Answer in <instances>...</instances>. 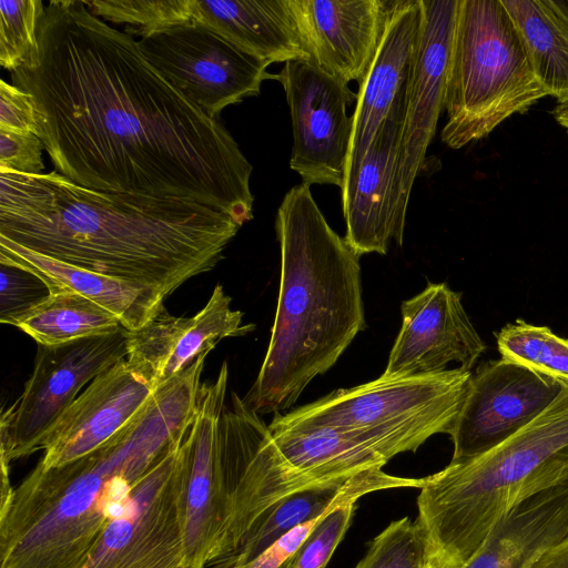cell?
Returning <instances> with one entry per match:
<instances>
[{"label":"cell","mask_w":568,"mask_h":568,"mask_svg":"<svg viewBox=\"0 0 568 568\" xmlns=\"http://www.w3.org/2000/svg\"><path fill=\"white\" fill-rule=\"evenodd\" d=\"M11 72L33 101L54 171L106 193L193 199L253 219L252 164L219 121L158 71L138 40L83 0H52Z\"/></svg>","instance_id":"obj_1"},{"label":"cell","mask_w":568,"mask_h":568,"mask_svg":"<svg viewBox=\"0 0 568 568\" xmlns=\"http://www.w3.org/2000/svg\"><path fill=\"white\" fill-rule=\"evenodd\" d=\"M241 225L193 199L106 193L57 171L0 173V236L169 296L212 270Z\"/></svg>","instance_id":"obj_2"},{"label":"cell","mask_w":568,"mask_h":568,"mask_svg":"<svg viewBox=\"0 0 568 568\" xmlns=\"http://www.w3.org/2000/svg\"><path fill=\"white\" fill-rule=\"evenodd\" d=\"M205 358L161 385L145 409L97 450L36 466L0 511V568H80L134 483L180 445Z\"/></svg>","instance_id":"obj_3"},{"label":"cell","mask_w":568,"mask_h":568,"mask_svg":"<svg viewBox=\"0 0 568 568\" xmlns=\"http://www.w3.org/2000/svg\"><path fill=\"white\" fill-rule=\"evenodd\" d=\"M278 302L260 373L243 398L258 415L290 408L365 328L359 256L327 223L310 185L283 197Z\"/></svg>","instance_id":"obj_4"},{"label":"cell","mask_w":568,"mask_h":568,"mask_svg":"<svg viewBox=\"0 0 568 568\" xmlns=\"http://www.w3.org/2000/svg\"><path fill=\"white\" fill-rule=\"evenodd\" d=\"M568 483V386L490 450L425 477L416 520L432 546L466 567L519 504Z\"/></svg>","instance_id":"obj_5"},{"label":"cell","mask_w":568,"mask_h":568,"mask_svg":"<svg viewBox=\"0 0 568 568\" xmlns=\"http://www.w3.org/2000/svg\"><path fill=\"white\" fill-rule=\"evenodd\" d=\"M548 94L500 0H458L442 141L460 149Z\"/></svg>","instance_id":"obj_6"},{"label":"cell","mask_w":568,"mask_h":568,"mask_svg":"<svg viewBox=\"0 0 568 568\" xmlns=\"http://www.w3.org/2000/svg\"><path fill=\"white\" fill-rule=\"evenodd\" d=\"M470 371L384 377L339 388L295 410L275 414L268 428L329 426L355 432L388 460L449 434L467 394Z\"/></svg>","instance_id":"obj_7"},{"label":"cell","mask_w":568,"mask_h":568,"mask_svg":"<svg viewBox=\"0 0 568 568\" xmlns=\"http://www.w3.org/2000/svg\"><path fill=\"white\" fill-rule=\"evenodd\" d=\"M125 327L58 346L38 345L21 397L2 412L0 455L9 463L40 450L41 443L80 390L128 356Z\"/></svg>","instance_id":"obj_8"},{"label":"cell","mask_w":568,"mask_h":568,"mask_svg":"<svg viewBox=\"0 0 568 568\" xmlns=\"http://www.w3.org/2000/svg\"><path fill=\"white\" fill-rule=\"evenodd\" d=\"M180 445L134 483L80 568H186Z\"/></svg>","instance_id":"obj_9"},{"label":"cell","mask_w":568,"mask_h":568,"mask_svg":"<svg viewBox=\"0 0 568 568\" xmlns=\"http://www.w3.org/2000/svg\"><path fill=\"white\" fill-rule=\"evenodd\" d=\"M146 60L207 116L260 94L268 67L210 28L187 21L138 40Z\"/></svg>","instance_id":"obj_10"},{"label":"cell","mask_w":568,"mask_h":568,"mask_svg":"<svg viewBox=\"0 0 568 568\" xmlns=\"http://www.w3.org/2000/svg\"><path fill=\"white\" fill-rule=\"evenodd\" d=\"M276 80L283 85L292 119L290 168L310 186L342 189L353 130L346 108L356 101V93L348 83L304 59L285 62Z\"/></svg>","instance_id":"obj_11"},{"label":"cell","mask_w":568,"mask_h":568,"mask_svg":"<svg viewBox=\"0 0 568 568\" xmlns=\"http://www.w3.org/2000/svg\"><path fill=\"white\" fill-rule=\"evenodd\" d=\"M565 386L504 358L483 363L449 433L452 462L484 454L541 414Z\"/></svg>","instance_id":"obj_12"},{"label":"cell","mask_w":568,"mask_h":568,"mask_svg":"<svg viewBox=\"0 0 568 568\" xmlns=\"http://www.w3.org/2000/svg\"><path fill=\"white\" fill-rule=\"evenodd\" d=\"M229 368L201 384L193 420L180 445L181 517L186 568L225 558L224 524L214 488L219 422L225 406Z\"/></svg>","instance_id":"obj_13"},{"label":"cell","mask_w":568,"mask_h":568,"mask_svg":"<svg viewBox=\"0 0 568 568\" xmlns=\"http://www.w3.org/2000/svg\"><path fill=\"white\" fill-rule=\"evenodd\" d=\"M407 91L382 123L354 175L342 189L345 242L358 255L386 254L403 243L405 219L399 201V161Z\"/></svg>","instance_id":"obj_14"},{"label":"cell","mask_w":568,"mask_h":568,"mask_svg":"<svg viewBox=\"0 0 568 568\" xmlns=\"http://www.w3.org/2000/svg\"><path fill=\"white\" fill-rule=\"evenodd\" d=\"M485 349L460 293L446 283H428L422 293L402 303V327L382 376L439 373L452 362L470 371Z\"/></svg>","instance_id":"obj_15"},{"label":"cell","mask_w":568,"mask_h":568,"mask_svg":"<svg viewBox=\"0 0 568 568\" xmlns=\"http://www.w3.org/2000/svg\"><path fill=\"white\" fill-rule=\"evenodd\" d=\"M156 389L126 358L114 364L88 384L51 426L37 465L59 467L97 450L145 409Z\"/></svg>","instance_id":"obj_16"},{"label":"cell","mask_w":568,"mask_h":568,"mask_svg":"<svg viewBox=\"0 0 568 568\" xmlns=\"http://www.w3.org/2000/svg\"><path fill=\"white\" fill-rule=\"evenodd\" d=\"M422 22L416 57L407 87L406 115L399 161V201L406 216L415 179L423 168L445 95L458 0H419Z\"/></svg>","instance_id":"obj_17"},{"label":"cell","mask_w":568,"mask_h":568,"mask_svg":"<svg viewBox=\"0 0 568 568\" xmlns=\"http://www.w3.org/2000/svg\"><path fill=\"white\" fill-rule=\"evenodd\" d=\"M231 301L217 284L205 306L194 316H173L164 310L143 327L129 331L128 363L159 388L199 356L209 354L223 338L254 331L253 324L243 325V313L232 310Z\"/></svg>","instance_id":"obj_18"},{"label":"cell","mask_w":568,"mask_h":568,"mask_svg":"<svg viewBox=\"0 0 568 568\" xmlns=\"http://www.w3.org/2000/svg\"><path fill=\"white\" fill-rule=\"evenodd\" d=\"M308 60L348 83L361 82L377 51L388 1L291 0Z\"/></svg>","instance_id":"obj_19"},{"label":"cell","mask_w":568,"mask_h":568,"mask_svg":"<svg viewBox=\"0 0 568 568\" xmlns=\"http://www.w3.org/2000/svg\"><path fill=\"white\" fill-rule=\"evenodd\" d=\"M420 22L419 0L388 1L377 51L356 93L344 183L354 175L377 130L407 91Z\"/></svg>","instance_id":"obj_20"},{"label":"cell","mask_w":568,"mask_h":568,"mask_svg":"<svg viewBox=\"0 0 568 568\" xmlns=\"http://www.w3.org/2000/svg\"><path fill=\"white\" fill-rule=\"evenodd\" d=\"M0 262L26 268L50 293L72 292L113 313L128 331H136L163 312L164 294L155 287L79 267L26 248L0 236Z\"/></svg>","instance_id":"obj_21"},{"label":"cell","mask_w":568,"mask_h":568,"mask_svg":"<svg viewBox=\"0 0 568 568\" xmlns=\"http://www.w3.org/2000/svg\"><path fill=\"white\" fill-rule=\"evenodd\" d=\"M192 21L267 65L308 60L291 0H192Z\"/></svg>","instance_id":"obj_22"},{"label":"cell","mask_w":568,"mask_h":568,"mask_svg":"<svg viewBox=\"0 0 568 568\" xmlns=\"http://www.w3.org/2000/svg\"><path fill=\"white\" fill-rule=\"evenodd\" d=\"M568 536V483L515 507L465 568H531Z\"/></svg>","instance_id":"obj_23"},{"label":"cell","mask_w":568,"mask_h":568,"mask_svg":"<svg viewBox=\"0 0 568 568\" xmlns=\"http://www.w3.org/2000/svg\"><path fill=\"white\" fill-rule=\"evenodd\" d=\"M548 94L568 102V0H500Z\"/></svg>","instance_id":"obj_24"},{"label":"cell","mask_w":568,"mask_h":568,"mask_svg":"<svg viewBox=\"0 0 568 568\" xmlns=\"http://www.w3.org/2000/svg\"><path fill=\"white\" fill-rule=\"evenodd\" d=\"M37 345L58 346L111 334L122 327L110 311L72 292H55L12 323Z\"/></svg>","instance_id":"obj_25"},{"label":"cell","mask_w":568,"mask_h":568,"mask_svg":"<svg viewBox=\"0 0 568 568\" xmlns=\"http://www.w3.org/2000/svg\"><path fill=\"white\" fill-rule=\"evenodd\" d=\"M495 335L501 358L568 386V339L523 320L505 325Z\"/></svg>","instance_id":"obj_26"},{"label":"cell","mask_w":568,"mask_h":568,"mask_svg":"<svg viewBox=\"0 0 568 568\" xmlns=\"http://www.w3.org/2000/svg\"><path fill=\"white\" fill-rule=\"evenodd\" d=\"M90 12L141 38L154 31L192 20V0H83Z\"/></svg>","instance_id":"obj_27"},{"label":"cell","mask_w":568,"mask_h":568,"mask_svg":"<svg viewBox=\"0 0 568 568\" xmlns=\"http://www.w3.org/2000/svg\"><path fill=\"white\" fill-rule=\"evenodd\" d=\"M434 547L417 520L392 521L371 542L355 568H424Z\"/></svg>","instance_id":"obj_28"},{"label":"cell","mask_w":568,"mask_h":568,"mask_svg":"<svg viewBox=\"0 0 568 568\" xmlns=\"http://www.w3.org/2000/svg\"><path fill=\"white\" fill-rule=\"evenodd\" d=\"M369 488L356 489L326 510L285 568H325L351 526L356 501Z\"/></svg>","instance_id":"obj_29"},{"label":"cell","mask_w":568,"mask_h":568,"mask_svg":"<svg viewBox=\"0 0 568 568\" xmlns=\"http://www.w3.org/2000/svg\"><path fill=\"white\" fill-rule=\"evenodd\" d=\"M44 7L40 0L0 1V63L4 69L14 71L37 49Z\"/></svg>","instance_id":"obj_30"},{"label":"cell","mask_w":568,"mask_h":568,"mask_svg":"<svg viewBox=\"0 0 568 568\" xmlns=\"http://www.w3.org/2000/svg\"><path fill=\"white\" fill-rule=\"evenodd\" d=\"M0 322L12 325L21 315L50 295L37 274L20 266L0 262Z\"/></svg>","instance_id":"obj_31"},{"label":"cell","mask_w":568,"mask_h":568,"mask_svg":"<svg viewBox=\"0 0 568 568\" xmlns=\"http://www.w3.org/2000/svg\"><path fill=\"white\" fill-rule=\"evenodd\" d=\"M43 149L41 139L34 133L0 130V173L43 174Z\"/></svg>","instance_id":"obj_32"},{"label":"cell","mask_w":568,"mask_h":568,"mask_svg":"<svg viewBox=\"0 0 568 568\" xmlns=\"http://www.w3.org/2000/svg\"><path fill=\"white\" fill-rule=\"evenodd\" d=\"M0 130L38 134L31 95L4 80L0 81Z\"/></svg>","instance_id":"obj_33"},{"label":"cell","mask_w":568,"mask_h":568,"mask_svg":"<svg viewBox=\"0 0 568 568\" xmlns=\"http://www.w3.org/2000/svg\"><path fill=\"white\" fill-rule=\"evenodd\" d=\"M320 517L293 528L242 568H285L287 562L304 544Z\"/></svg>","instance_id":"obj_34"},{"label":"cell","mask_w":568,"mask_h":568,"mask_svg":"<svg viewBox=\"0 0 568 568\" xmlns=\"http://www.w3.org/2000/svg\"><path fill=\"white\" fill-rule=\"evenodd\" d=\"M531 568H568V536L549 547Z\"/></svg>","instance_id":"obj_35"},{"label":"cell","mask_w":568,"mask_h":568,"mask_svg":"<svg viewBox=\"0 0 568 568\" xmlns=\"http://www.w3.org/2000/svg\"><path fill=\"white\" fill-rule=\"evenodd\" d=\"M424 568H465L459 565L455 560L446 557L442 552L437 551L435 548L430 554L426 565Z\"/></svg>","instance_id":"obj_36"},{"label":"cell","mask_w":568,"mask_h":568,"mask_svg":"<svg viewBox=\"0 0 568 568\" xmlns=\"http://www.w3.org/2000/svg\"><path fill=\"white\" fill-rule=\"evenodd\" d=\"M551 114L557 123L568 132V102L557 103Z\"/></svg>","instance_id":"obj_37"}]
</instances>
